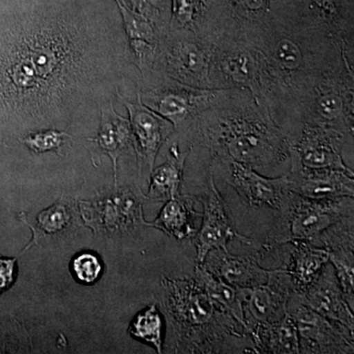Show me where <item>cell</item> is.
Here are the masks:
<instances>
[{
	"label": "cell",
	"mask_w": 354,
	"mask_h": 354,
	"mask_svg": "<svg viewBox=\"0 0 354 354\" xmlns=\"http://www.w3.org/2000/svg\"><path fill=\"white\" fill-rule=\"evenodd\" d=\"M196 201V197L185 194L169 200L157 218L150 223L151 227L162 230L178 241L193 239L198 232L195 221L202 216L201 213L195 211Z\"/></svg>",
	"instance_id": "18"
},
{
	"label": "cell",
	"mask_w": 354,
	"mask_h": 354,
	"mask_svg": "<svg viewBox=\"0 0 354 354\" xmlns=\"http://www.w3.org/2000/svg\"><path fill=\"white\" fill-rule=\"evenodd\" d=\"M97 136L88 137L87 149L95 167L101 165L102 156H108L113 165L114 186L118 185V160L129 147L133 146L131 125L128 118L116 113L113 101L102 104Z\"/></svg>",
	"instance_id": "15"
},
{
	"label": "cell",
	"mask_w": 354,
	"mask_h": 354,
	"mask_svg": "<svg viewBox=\"0 0 354 354\" xmlns=\"http://www.w3.org/2000/svg\"><path fill=\"white\" fill-rule=\"evenodd\" d=\"M249 337L257 353H300L297 324L288 312L277 322L256 328Z\"/></svg>",
	"instance_id": "21"
},
{
	"label": "cell",
	"mask_w": 354,
	"mask_h": 354,
	"mask_svg": "<svg viewBox=\"0 0 354 354\" xmlns=\"http://www.w3.org/2000/svg\"><path fill=\"white\" fill-rule=\"evenodd\" d=\"M214 43L185 30H171L160 39L153 72L191 87L214 88Z\"/></svg>",
	"instance_id": "4"
},
{
	"label": "cell",
	"mask_w": 354,
	"mask_h": 354,
	"mask_svg": "<svg viewBox=\"0 0 354 354\" xmlns=\"http://www.w3.org/2000/svg\"><path fill=\"white\" fill-rule=\"evenodd\" d=\"M288 313L297 324L300 353H353L354 333L290 299Z\"/></svg>",
	"instance_id": "10"
},
{
	"label": "cell",
	"mask_w": 354,
	"mask_h": 354,
	"mask_svg": "<svg viewBox=\"0 0 354 354\" xmlns=\"http://www.w3.org/2000/svg\"><path fill=\"white\" fill-rule=\"evenodd\" d=\"M207 0H172L169 29L185 30L201 39L215 43L206 21Z\"/></svg>",
	"instance_id": "23"
},
{
	"label": "cell",
	"mask_w": 354,
	"mask_h": 354,
	"mask_svg": "<svg viewBox=\"0 0 354 354\" xmlns=\"http://www.w3.org/2000/svg\"><path fill=\"white\" fill-rule=\"evenodd\" d=\"M209 165H218L223 169L225 183L236 193L242 204L254 211L271 209L278 216L279 223L290 194L286 174L266 176L248 165L227 158H216Z\"/></svg>",
	"instance_id": "7"
},
{
	"label": "cell",
	"mask_w": 354,
	"mask_h": 354,
	"mask_svg": "<svg viewBox=\"0 0 354 354\" xmlns=\"http://www.w3.org/2000/svg\"><path fill=\"white\" fill-rule=\"evenodd\" d=\"M351 216H354L353 197L309 199L290 191L285 213L263 247L297 241L314 244L328 228Z\"/></svg>",
	"instance_id": "3"
},
{
	"label": "cell",
	"mask_w": 354,
	"mask_h": 354,
	"mask_svg": "<svg viewBox=\"0 0 354 354\" xmlns=\"http://www.w3.org/2000/svg\"><path fill=\"white\" fill-rule=\"evenodd\" d=\"M19 220L31 228L32 234L23 253L32 246L57 241L75 232L80 227V212L76 202L64 193L58 201L34 218L27 213H21Z\"/></svg>",
	"instance_id": "16"
},
{
	"label": "cell",
	"mask_w": 354,
	"mask_h": 354,
	"mask_svg": "<svg viewBox=\"0 0 354 354\" xmlns=\"http://www.w3.org/2000/svg\"><path fill=\"white\" fill-rule=\"evenodd\" d=\"M288 176L291 192L309 199L354 197L353 171L335 169H308L292 162Z\"/></svg>",
	"instance_id": "14"
},
{
	"label": "cell",
	"mask_w": 354,
	"mask_h": 354,
	"mask_svg": "<svg viewBox=\"0 0 354 354\" xmlns=\"http://www.w3.org/2000/svg\"><path fill=\"white\" fill-rule=\"evenodd\" d=\"M16 258L0 257V295L8 290L17 277Z\"/></svg>",
	"instance_id": "30"
},
{
	"label": "cell",
	"mask_w": 354,
	"mask_h": 354,
	"mask_svg": "<svg viewBox=\"0 0 354 354\" xmlns=\"http://www.w3.org/2000/svg\"><path fill=\"white\" fill-rule=\"evenodd\" d=\"M158 82L138 92L142 102L171 121L174 128L190 125L203 111L220 104L234 88H202L158 75Z\"/></svg>",
	"instance_id": "6"
},
{
	"label": "cell",
	"mask_w": 354,
	"mask_h": 354,
	"mask_svg": "<svg viewBox=\"0 0 354 354\" xmlns=\"http://www.w3.org/2000/svg\"><path fill=\"white\" fill-rule=\"evenodd\" d=\"M234 8L239 17L247 25H257L264 22L266 14L270 11V0H234Z\"/></svg>",
	"instance_id": "29"
},
{
	"label": "cell",
	"mask_w": 354,
	"mask_h": 354,
	"mask_svg": "<svg viewBox=\"0 0 354 354\" xmlns=\"http://www.w3.org/2000/svg\"><path fill=\"white\" fill-rule=\"evenodd\" d=\"M292 249L281 269L290 274L295 286V292H301L311 285L325 265L329 262V251L325 247L309 242H290Z\"/></svg>",
	"instance_id": "19"
},
{
	"label": "cell",
	"mask_w": 354,
	"mask_h": 354,
	"mask_svg": "<svg viewBox=\"0 0 354 354\" xmlns=\"http://www.w3.org/2000/svg\"><path fill=\"white\" fill-rule=\"evenodd\" d=\"M71 139V135L68 133L57 128H46L29 133L22 139V142L32 153H58L65 142Z\"/></svg>",
	"instance_id": "28"
},
{
	"label": "cell",
	"mask_w": 354,
	"mask_h": 354,
	"mask_svg": "<svg viewBox=\"0 0 354 354\" xmlns=\"http://www.w3.org/2000/svg\"><path fill=\"white\" fill-rule=\"evenodd\" d=\"M118 97L127 106L129 113L133 147L136 152L139 176L149 180L160 149L171 136L176 128L171 121L146 106L139 95L136 102L123 99L120 92Z\"/></svg>",
	"instance_id": "12"
},
{
	"label": "cell",
	"mask_w": 354,
	"mask_h": 354,
	"mask_svg": "<svg viewBox=\"0 0 354 354\" xmlns=\"http://www.w3.org/2000/svg\"><path fill=\"white\" fill-rule=\"evenodd\" d=\"M239 292L245 332L249 335L259 326L277 322L286 315L295 286L285 269H272L267 283L254 288H239Z\"/></svg>",
	"instance_id": "11"
},
{
	"label": "cell",
	"mask_w": 354,
	"mask_h": 354,
	"mask_svg": "<svg viewBox=\"0 0 354 354\" xmlns=\"http://www.w3.org/2000/svg\"><path fill=\"white\" fill-rule=\"evenodd\" d=\"M115 2L122 16V27L127 35L128 46L143 44L158 46L162 34L152 21L128 8L120 0H115Z\"/></svg>",
	"instance_id": "24"
},
{
	"label": "cell",
	"mask_w": 354,
	"mask_h": 354,
	"mask_svg": "<svg viewBox=\"0 0 354 354\" xmlns=\"http://www.w3.org/2000/svg\"><path fill=\"white\" fill-rule=\"evenodd\" d=\"M353 245H342L330 249L329 262L334 267L337 281L349 304H354Z\"/></svg>",
	"instance_id": "26"
},
{
	"label": "cell",
	"mask_w": 354,
	"mask_h": 354,
	"mask_svg": "<svg viewBox=\"0 0 354 354\" xmlns=\"http://www.w3.org/2000/svg\"><path fill=\"white\" fill-rule=\"evenodd\" d=\"M139 187L114 186L91 200L79 202L81 218L95 235L127 236L142 227H151L144 218L143 202L146 200Z\"/></svg>",
	"instance_id": "5"
},
{
	"label": "cell",
	"mask_w": 354,
	"mask_h": 354,
	"mask_svg": "<svg viewBox=\"0 0 354 354\" xmlns=\"http://www.w3.org/2000/svg\"><path fill=\"white\" fill-rule=\"evenodd\" d=\"M160 286V305L171 330L174 353H234L232 342L250 339L196 279L162 277Z\"/></svg>",
	"instance_id": "2"
},
{
	"label": "cell",
	"mask_w": 354,
	"mask_h": 354,
	"mask_svg": "<svg viewBox=\"0 0 354 354\" xmlns=\"http://www.w3.org/2000/svg\"><path fill=\"white\" fill-rule=\"evenodd\" d=\"M290 299L309 307L354 333L353 309L344 298L334 267L330 262L325 265L311 285L301 292H293Z\"/></svg>",
	"instance_id": "13"
},
{
	"label": "cell",
	"mask_w": 354,
	"mask_h": 354,
	"mask_svg": "<svg viewBox=\"0 0 354 354\" xmlns=\"http://www.w3.org/2000/svg\"><path fill=\"white\" fill-rule=\"evenodd\" d=\"M191 151L190 146L185 152H180L176 143L169 148L167 160L151 174L147 199L167 202L181 194L184 167Z\"/></svg>",
	"instance_id": "20"
},
{
	"label": "cell",
	"mask_w": 354,
	"mask_h": 354,
	"mask_svg": "<svg viewBox=\"0 0 354 354\" xmlns=\"http://www.w3.org/2000/svg\"><path fill=\"white\" fill-rule=\"evenodd\" d=\"M69 269L72 277L85 286L94 285L104 274L101 258L91 251L75 254L70 261Z\"/></svg>",
	"instance_id": "27"
},
{
	"label": "cell",
	"mask_w": 354,
	"mask_h": 354,
	"mask_svg": "<svg viewBox=\"0 0 354 354\" xmlns=\"http://www.w3.org/2000/svg\"><path fill=\"white\" fill-rule=\"evenodd\" d=\"M194 278L206 291L209 297L223 310L230 314L245 330L243 307L239 288L228 285L211 274L202 264H196Z\"/></svg>",
	"instance_id": "22"
},
{
	"label": "cell",
	"mask_w": 354,
	"mask_h": 354,
	"mask_svg": "<svg viewBox=\"0 0 354 354\" xmlns=\"http://www.w3.org/2000/svg\"><path fill=\"white\" fill-rule=\"evenodd\" d=\"M202 265L216 278L236 288H254L265 285L272 269L262 267L257 257L239 256L228 249L209 251Z\"/></svg>",
	"instance_id": "17"
},
{
	"label": "cell",
	"mask_w": 354,
	"mask_h": 354,
	"mask_svg": "<svg viewBox=\"0 0 354 354\" xmlns=\"http://www.w3.org/2000/svg\"><path fill=\"white\" fill-rule=\"evenodd\" d=\"M290 144L291 162L308 169H335L353 171L344 162L342 150L353 146V136L334 128L302 125L286 137Z\"/></svg>",
	"instance_id": "8"
},
{
	"label": "cell",
	"mask_w": 354,
	"mask_h": 354,
	"mask_svg": "<svg viewBox=\"0 0 354 354\" xmlns=\"http://www.w3.org/2000/svg\"><path fill=\"white\" fill-rule=\"evenodd\" d=\"M201 201L204 208L202 225L193 237L197 264H202L207 254L213 249H227L228 242L234 239H239L245 245H252L253 239L241 234L235 227L227 203L216 188L213 169L209 167Z\"/></svg>",
	"instance_id": "9"
},
{
	"label": "cell",
	"mask_w": 354,
	"mask_h": 354,
	"mask_svg": "<svg viewBox=\"0 0 354 354\" xmlns=\"http://www.w3.org/2000/svg\"><path fill=\"white\" fill-rule=\"evenodd\" d=\"M192 124V146L206 149L211 162L227 158L272 176L290 171V149L285 133L248 91L234 88L230 97L203 111Z\"/></svg>",
	"instance_id": "1"
},
{
	"label": "cell",
	"mask_w": 354,
	"mask_h": 354,
	"mask_svg": "<svg viewBox=\"0 0 354 354\" xmlns=\"http://www.w3.org/2000/svg\"><path fill=\"white\" fill-rule=\"evenodd\" d=\"M128 333L134 339L151 344L158 353H162V320L157 305H149L140 311L130 323Z\"/></svg>",
	"instance_id": "25"
}]
</instances>
